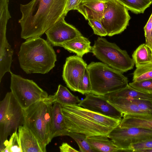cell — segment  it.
<instances>
[{"mask_svg":"<svg viewBox=\"0 0 152 152\" xmlns=\"http://www.w3.org/2000/svg\"><path fill=\"white\" fill-rule=\"evenodd\" d=\"M67 0H32L20 4L21 37H40L64 14Z\"/></svg>","mask_w":152,"mask_h":152,"instance_id":"obj_1","label":"cell"},{"mask_svg":"<svg viewBox=\"0 0 152 152\" xmlns=\"http://www.w3.org/2000/svg\"><path fill=\"white\" fill-rule=\"evenodd\" d=\"M62 110L69 132L83 134L87 137H108L121 121L88 110L78 104L62 105Z\"/></svg>","mask_w":152,"mask_h":152,"instance_id":"obj_2","label":"cell"},{"mask_svg":"<svg viewBox=\"0 0 152 152\" xmlns=\"http://www.w3.org/2000/svg\"><path fill=\"white\" fill-rule=\"evenodd\" d=\"M18 56L21 68L27 74L48 73L57 61L52 45L40 37L26 39L21 44Z\"/></svg>","mask_w":152,"mask_h":152,"instance_id":"obj_3","label":"cell"},{"mask_svg":"<svg viewBox=\"0 0 152 152\" xmlns=\"http://www.w3.org/2000/svg\"><path fill=\"white\" fill-rule=\"evenodd\" d=\"M91 81V93L104 96L123 89L128 80L122 72L101 62H92L87 66Z\"/></svg>","mask_w":152,"mask_h":152,"instance_id":"obj_4","label":"cell"},{"mask_svg":"<svg viewBox=\"0 0 152 152\" xmlns=\"http://www.w3.org/2000/svg\"><path fill=\"white\" fill-rule=\"evenodd\" d=\"M53 104L44 100L23 110V125L46 146L51 141L50 137Z\"/></svg>","mask_w":152,"mask_h":152,"instance_id":"obj_5","label":"cell"},{"mask_svg":"<svg viewBox=\"0 0 152 152\" xmlns=\"http://www.w3.org/2000/svg\"><path fill=\"white\" fill-rule=\"evenodd\" d=\"M23 109L11 92L0 102V149H4L11 136L23 123Z\"/></svg>","mask_w":152,"mask_h":152,"instance_id":"obj_6","label":"cell"},{"mask_svg":"<svg viewBox=\"0 0 152 152\" xmlns=\"http://www.w3.org/2000/svg\"><path fill=\"white\" fill-rule=\"evenodd\" d=\"M91 52L102 63L122 73L134 68L133 59L127 52L104 38L99 37L95 41Z\"/></svg>","mask_w":152,"mask_h":152,"instance_id":"obj_7","label":"cell"},{"mask_svg":"<svg viewBox=\"0 0 152 152\" xmlns=\"http://www.w3.org/2000/svg\"><path fill=\"white\" fill-rule=\"evenodd\" d=\"M10 73L11 92L23 110L48 96V93L33 80Z\"/></svg>","mask_w":152,"mask_h":152,"instance_id":"obj_8","label":"cell"},{"mask_svg":"<svg viewBox=\"0 0 152 152\" xmlns=\"http://www.w3.org/2000/svg\"><path fill=\"white\" fill-rule=\"evenodd\" d=\"M130 19L128 10L123 4L116 0H107L101 22L107 36L122 33L126 29Z\"/></svg>","mask_w":152,"mask_h":152,"instance_id":"obj_9","label":"cell"},{"mask_svg":"<svg viewBox=\"0 0 152 152\" xmlns=\"http://www.w3.org/2000/svg\"><path fill=\"white\" fill-rule=\"evenodd\" d=\"M108 137L119 149L120 151L130 152L132 144L152 140V130L138 127H124L118 125Z\"/></svg>","mask_w":152,"mask_h":152,"instance_id":"obj_10","label":"cell"},{"mask_svg":"<svg viewBox=\"0 0 152 152\" xmlns=\"http://www.w3.org/2000/svg\"><path fill=\"white\" fill-rule=\"evenodd\" d=\"M87 66L82 57L77 55L66 58L62 77L67 86L72 91L78 92Z\"/></svg>","mask_w":152,"mask_h":152,"instance_id":"obj_11","label":"cell"},{"mask_svg":"<svg viewBox=\"0 0 152 152\" xmlns=\"http://www.w3.org/2000/svg\"><path fill=\"white\" fill-rule=\"evenodd\" d=\"M64 13L58 21L45 32L47 41L53 46H60L63 44L82 35L75 27L67 23Z\"/></svg>","mask_w":152,"mask_h":152,"instance_id":"obj_12","label":"cell"},{"mask_svg":"<svg viewBox=\"0 0 152 152\" xmlns=\"http://www.w3.org/2000/svg\"><path fill=\"white\" fill-rule=\"evenodd\" d=\"M78 104L86 109L113 118L121 120L122 117L121 113L104 96L87 94Z\"/></svg>","mask_w":152,"mask_h":152,"instance_id":"obj_13","label":"cell"},{"mask_svg":"<svg viewBox=\"0 0 152 152\" xmlns=\"http://www.w3.org/2000/svg\"><path fill=\"white\" fill-rule=\"evenodd\" d=\"M106 99L121 113L122 117L128 115L144 119H152V111L140 109L128 98Z\"/></svg>","mask_w":152,"mask_h":152,"instance_id":"obj_14","label":"cell"},{"mask_svg":"<svg viewBox=\"0 0 152 152\" xmlns=\"http://www.w3.org/2000/svg\"><path fill=\"white\" fill-rule=\"evenodd\" d=\"M107 0H82L76 9L86 20L101 21Z\"/></svg>","mask_w":152,"mask_h":152,"instance_id":"obj_15","label":"cell"},{"mask_svg":"<svg viewBox=\"0 0 152 152\" xmlns=\"http://www.w3.org/2000/svg\"><path fill=\"white\" fill-rule=\"evenodd\" d=\"M18 134L22 152H46L44 145L27 128L23 125L18 129Z\"/></svg>","mask_w":152,"mask_h":152,"instance_id":"obj_16","label":"cell"},{"mask_svg":"<svg viewBox=\"0 0 152 152\" xmlns=\"http://www.w3.org/2000/svg\"><path fill=\"white\" fill-rule=\"evenodd\" d=\"M69 131L62 110V105L53 103L52 109L50 139L60 136H68Z\"/></svg>","mask_w":152,"mask_h":152,"instance_id":"obj_17","label":"cell"},{"mask_svg":"<svg viewBox=\"0 0 152 152\" xmlns=\"http://www.w3.org/2000/svg\"><path fill=\"white\" fill-rule=\"evenodd\" d=\"M90 44L88 39L82 35L65 42L61 47L69 52L75 53L82 57L84 55L91 51L92 47Z\"/></svg>","mask_w":152,"mask_h":152,"instance_id":"obj_18","label":"cell"},{"mask_svg":"<svg viewBox=\"0 0 152 152\" xmlns=\"http://www.w3.org/2000/svg\"><path fill=\"white\" fill-rule=\"evenodd\" d=\"M45 100L52 104L57 102L62 105L76 104L81 101L77 96H74L66 87L61 84L58 85L53 95L48 96Z\"/></svg>","mask_w":152,"mask_h":152,"instance_id":"obj_19","label":"cell"},{"mask_svg":"<svg viewBox=\"0 0 152 152\" xmlns=\"http://www.w3.org/2000/svg\"><path fill=\"white\" fill-rule=\"evenodd\" d=\"M86 139L94 152L120 151L119 149L107 136L97 135L88 137Z\"/></svg>","mask_w":152,"mask_h":152,"instance_id":"obj_20","label":"cell"},{"mask_svg":"<svg viewBox=\"0 0 152 152\" xmlns=\"http://www.w3.org/2000/svg\"><path fill=\"white\" fill-rule=\"evenodd\" d=\"M13 50L7 40L0 44V82L5 74L10 72Z\"/></svg>","mask_w":152,"mask_h":152,"instance_id":"obj_21","label":"cell"},{"mask_svg":"<svg viewBox=\"0 0 152 152\" xmlns=\"http://www.w3.org/2000/svg\"><path fill=\"white\" fill-rule=\"evenodd\" d=\"M104 96L106 98L121 97L152 101V94L145 93L136 90L129 84L123 89L109 93Z\"/></svg>","mask_w":152,"mask_h":152,"instance_id":"obj_22","label":"cell"},{"mask_svg":"<svg viewBox=\"0 0 152 152\" xmlns=\"http://www.w3.org/2000/svg\"><path fill=\"white\" fill-rule=\"evenodd\" d=\"M136 68L152 64V52L145 43L139 45L132 55Z\"/></svg>","mask_w":152,"mask_h":152,"instance_id":"obj_23","label":"cell"},{"mask_svg":"<svg viewBox=\"0 0 152 152\" xmlns=\"http://www.w3.org/2000/svg\"><path fill=\"white\" fill-rule=\"evenodd\" d=\"M118 125L121 127H141L152 130V119L124 115L123 117Z\"/></svg>","mask_w":152,"mask_h":152,"instance_id":"obj_24","label":"cell"},{"mask_svg":"<svg viewBox=\"0 0 152 152\" xmlns=\"http://www.w3.org/2000/svg\"><path fill=\"white\" fill-rule=\"evenodd\" d=\"M10 0H0V42L7 39V26L8 20L11 18L8 10Z\"/></svg>","mask_w":152,"mask_h":152,"instance_id":"obj_25","label":"cell"},{"mask_svg":"<svg viewBox=\"0 0 152 152\" xmlns=\"http://www.w3.org/2000/svg\"><path fill=\"white\" fill-rule=\"evenodd\" d=\"M128 10L136 14L143 13L152 4V0H116Z\"/></svg>","mask_w":152,"mask_h":152,"instance_id":"obj_26","label":"cell"},{"mask_svg":"<svg viewBox=\"0 0 152 152\" xmlns=\"http://www.w3.org/2000/svg\"><path fill=\"white\" fill-rule=\"evenodd\" d=\"M152 79V64L136 68L134 72L132 81H140Z\"/></svg>","mask_w":152,"mask_h":152,"instance_id":"obj_27","label":"cell"},{"mask_svg":"<svg viewBox=\"0 0 152 152\" xmlns=\"http://www.w3.org/2000/svg\"><path fill=\"white\" fill-rule=\"evenodd\" d=\"M68 136L72 138L77 143L80 152H94L86 139L87 137L84 134L69 132Z\"/></svg>","mask_w":152,"mask_h":152,"instance_id":"obj_28","label":"cell"},{"mask_svg":"<svg viewBox=\"0 0 152 152\" xmlns=\"http://www.w3.org/2000/svg\"><path fill=\"white\" fill-rule=\"evenodd\" d=\"M3 152H22L17 131L10 136L9 142Z\"/></svg>","mask_w":152,"mask_h":152,"instance_id":"obj_29","label":"cell"},{"mask_svg":"<svg viewBox=\"0 0 152 152\" xmlns=\"http://www.w3.org/2000/svg\"><path fill=\"white\" fill-rule=\"evenodd\" d=\"M129 85L133 89L141 92L152 94V79L133 81L129 83Z\"/></svg>","mask_w":152,"mask_h":152,"instance_id":"obj_30","label":"cell"},{"mask_svg":"<svg viewBox=\"0 0 152 152\" xmlns=\"http://www.w3.org/2000/svg\"><path fill=\"white\" fill-rule=\"evenodd\" d=\"M91 89L90 79L87 69L79 86L78 92L84 95L91 93Z\"/></svg>","mask_w":152,"mask_h":152,"instance_id":"obj_31","label":"cell"},{"mask_svg":"<svg viewBox=\"0 0 152 152\" xmlns=\"http://www.w3.org/2000/svg\"><path fill=\"white\" fill-rule=\"evenodd\" d=\"M88 24L93 30L94 33L100 37L107 35V33L100 21L93 19L88 20Z\"/></svg>","mask_w":152,"mask_h":152,"instance_id":"obj_32","label":"cell"},{"mask_svg":"<svg viewBox=\"0 0 152 152\" xmlns=\"http://www.w3.org/2000/svg\"><path fill=\"white\" fill-rule=\"evenodd\" d=\"M152 13L144 28L145 44L152 52Z\"/></svg>","mask_w":152,"mask_h":152,"instance_id":"obj_33","label":"cell"},{"mask_svg":"<svg viewBox=\"0 0 152 152\" xmlns=\"http://www.w3.org/2000/svg\"><path fill=\"white\" fill-rule=\"evenodd\" d=\"M152 148V140L132 144L129 146L128 149L130 152H135L139 150Z\"/></svg>","mask_w":152,"mask_h":152,"instance_id":"obj_34","label":"cell"},{"mask_svg":"<svg viewBox=\"0 0 152 152\" xmlns=\"http://www.w3.org/2000/svg\"><path fill=\"white\" fill-rule=\"evenodd\" d=\"M128 98L136 104L140 109L145 110L152 111V101Z\"/></svg>","mask_w":152,"mask_h":152,"instance_id":"obj_35","label":"cell"},{"mask_svg":"<svg viewBox=\"0 0 152 152\" xmlns=\"http://www.w3.org/2000/svg\"><path fill=\"white\" fill-rule=\"evenodd\" d=\"M82 0H67L64 13L66 15L70 10H76Z\"/></svg>","mask_w":152,"mask_h":152,"instance_id":"obj_36","label":"cell"},{"mask_svg":"<svg viewBox=\"0 0 152 152\" xmlns=\"http://www.w3.org/2000/svg\"><path fill=\"white\" fill-rule=\"evenodd\" d=\"M60 151L61 152H79L75 149L70 145L66 142L63 143L59 147Z\"/></svg>","mask_w":152,"mask_h":152,"instance_id":"obj_37","label":"cell"},{"mask_svg":"<svg viewBox=\"0 0 152 152\" xmlns=\"http://www.w3.org/2000/svg\"><path fill=\"white\" fill-rule=\"evenodd\" d=\"M136 152H152V148L140 149L136 151Z\"/></svg>","mask_w":152,"mask_h":152,"instance_id":"obj_38","label":"cell"}]
</instances>
